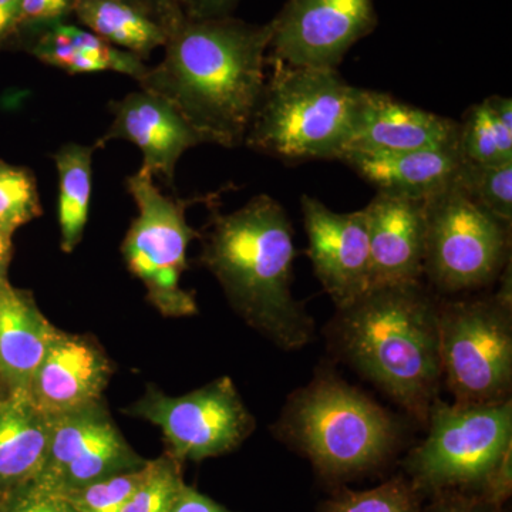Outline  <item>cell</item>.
Returning <instances> with one entry per match:
<instances>
[{"instance_id":"22","label":"cell","mask_w":512,"mask_h":512,"mask_svg":"<svg viewBox=\"0 0 512 512\" xmlns=\"http://www.w3.org/2000/svg\"><path fill=\"white\" fill-rule=\"evenodd\" d=\"M73 20L144 62L157 49H163L168 36L163 23L123 0H77Z\"/></svg>"},{"instance_id":"23","label":"cell","mask_w":512,"mask_h":512,"mask_svg":"<svg viewBox=\"0 0 512 512\" xmlns=\"http://www.w3.org/2000/svg\"><path fill=\"white\" fill-rule=\"evenodd\" d=\"M96 144L67 143L53 154L59 185L57 221H59L60 248L72 254L79 247L89 221L93 188V156Z\"/></svg>"},{"instance_id":"3","label":"cell","mask_w":512,"mask_h":512,"mask_svg":"<svg viewBox=\"0 0 512 512\" xmlns=\"http://www.w3.org/2000/svg\"><path fill=\"white\" fill-rule=\"evenodd\" d=\"M339 350L357 372L420 421L441 377L439 305L420 284L370 289L339 309Z\"/></svg>"},{"instance_id":"20","label":"cell","mask_w":512,"mask_h":512,"mask_svg":"<svg viewBox=\"0 0 512 512\" xmlns=\"http://www.w3.org/2000/svg\"><path fill=\"white\" fill-rule=\"evenodd\" d=\"M52 416L30 393L0 394V494L3 497L36 480L52 436Z\"/></svg>"},{"instance_id":"29","label":"cell","mask_w":512,"mask_h":512,"mask_svg":"<svg viewBox=\"0 0 512 512\" xmlns=\"http://www.w3.org/2000/svg\"><path fill=\"white\" fill-rule=\"evenodd\" d=\"M183 464L173 457L151 460L150 474L121 512H170L175 498L185 484Z\"/></svg>"},{"instance_id":"2","label":"cell","mask_w":512,"mask_h":512,"mask_svg":"<svg viewBox=\"0 0 512 512\" xmlns=\"http://www.w3.org/2000/svg\"><path fill=\"white\" fill-rule=\"evenodd\" d=\"M295 234L281 202L255 195L229 214H214L201 231L202 266L245 323L284 350L315 339V322L293 298Z\"/></svg>"},{"instance_id":"31","label":"cell","mask_w":512,"mask_h":512,"mask_svg":"<svg viewBox=\"0 0 512 512\" xmlns=\"http://www.w3.org/2000/svg\"><path fill=\"white\" fill-rule=\"evenodd\" d=\"M2 512H76L62 493L32 481L6 495Z\"/></svg>"},{"instance_id":"30","label":"cell","mask_w":512,"mask_h":512,"mask_svg":"<svg viewBox=\"0 0 512 512\" xmlns=\"http://www.w3.org/2000/svg\"><path fill=\"white\" fill-rule=\"evenodd\" d=\"M77 0H23L18 28L9 50H19L20 46L46 26L73 20V10Z\"/></svg>"},{"instance_id":"28","label":"cell","mask_w":512,"mask_h":512,"mask_svg":"<svg viewBox=\"0 0 512 512\" xmlns=\"http://www.w3.org/2000/svg\"><path fill=\"white\" fill-rule=\"evenodd\" d=\"M151 460L140 470L128 471L63 493L76 512H121L150 474Z\"/></svg>"},{"instance_id":"11","label":"cell","mask_w":512,"mask_h":512,"mask_svg":"<svg viewBox=\"0 0 512 512\" xmlns=\"http://www.w3.org/2000/svg\"><path fill=\"white\" fill-rule=\"evenodd\" d=\"M52 419L49 450L35 480L43 487L63 494L147 466L111 419L104 399Z\"/></svg>"},{"instance_id":"9","label":"cell","mask_w":512,"mask_h":512,"mask_svg":"<svg viewBox=\"0 0 512 512\" xmlns=\"http://www.w3.org/2000/svg\"><path fill=\"white\" fill-rule=\"evenodd\" d=\"M441 376L460 404L508 400L512 383L511 301L439 306Z\"/></svg>"},{"instance_id":"34","label":"cell","mask_w":512,"mask_h":512,"mask_svg":"<svg viewBox=\"0 0 512 512\" xmlns=\"http://www.w3.org/2000/svg\"><path fill=\"white\" fill-rule=\"evenodd\" d=\"M170 512H234L228 510L227 507L212 500L195 490L191 485L184 484L175 498L173 507Z\"/></svg>"},{"instance_id":"37","label":"cell","mask_w":512,"mask_h":512,"mask_svg":"<svg viewBox=\"0 0 512 512\" xmlns=\"http://www.w3.org/2000/svg\"><path fill=\"white\" fill-rule=\"evenodd\" d=\"M13 235V232L0 228V291L10 285L8 274L13 258Z\"/></svg>"},{"instance_id":"16","label":"cell","mask_w":512,"mask_h":512,"mask_svg":"<svg viewBox=\"0 0 512 512\" xmlns=\"http://www.w3.org/2000/svg\"><path fill=\"white\" fill-rule=\"evenodd\" d=\"M113 372V363L96 340L59 330L29 393L40 410L59 416L103 399Z\"/></svg>"},{"instance_id":"32","label":"cell","mask_w":512,"mask_h":512,"mask_svg":"<svg viewBox=\"0 0 512 512\" xmlns=\"http://www.w3.org/2000/svg\"><path fill=\"white\" fill-rule=\"evenodd\" d=\"M436 503L423 512H500L501 507L488 503L483 495H470L466 491L439 493Z\"/></svg>"},{"instance_id":"17","label":"cell","mask_w":512,"mask_h":512,"mask_svg":"<svg viewBox=\"0 0 512 512\" xmlns=\"http://www.w3.org/2000/svg\"><path fill=\"white\" fill-rule=\"evenodd\" d=\"M363 210L372 261L370 289L420 284L426 234L424 200L377 192Z\"/></svg>"},{"instance_id":"19","label":"cell","mask_w":512,"mask_h":512,"mask_svg":"<svg viewBox=\"0 0 512 512\" xmlns=\"http://www.w3.org/2000/svg\"><path fill=\"white\" fill-rule=\"evenodd\" d=\"M339 161L373 185L377 192L421 200L456 183L463 164L457 148L407 153L349 151Z\"/></svg>"},{"instance_id":"15","label":"cell","mask_w":512,"mask_h":512,"mask_svg":"<svg viewBox=\"0 0 512 512\" xmlns=\"http://www.w3.org/2000/svg\"><path fill=\"white\" fill-rule=\"evenodd\" d=\"M458 121L375 90H359L349 151L407 153L457 148Z\"/></svg>"},{"instance_id":"8","label":"cell","mask_w":512,"mask_h":512,"mask_svg":"<svg viewBox=\"0 0 512 512\" xmlns=\"http://www.w3.org/2000/svg\"><path fill=\"white\" fill-rule=\"evenodd\" d=\"M423 275L444 292L493 284L511 261V227L456 183L424 200Z\"/></svg>"},{"instance_id":"38","label":"cell","mask_w":512,"mask_h":512,"mask_svg":"<svg viewBox=\"0 0 512 512\" xmlns=\"http://www.w3.org/2000/svg\"><path fill=\"white\" fill-rule=\"evenodd\" d=\"M3 503H5V497H3L2 494H0V512H2Z\"/></svg>"},{"instance_id":"33","label":"cell","mask_w":512,"mask_h":512,"mask_svg":"<svg viewBox=\"0 0 512 512\" xmlns=\"http://www.w3.org/2000/svg\"><path fill=\"white\" fill-rule=\"evenodd\" d=\"M170 29L185 15V0H123Z\"/></svg>"},{"instance_id":"27","label":"cell","mask_w":512,"mask_h":512,"mask_svg":"<svg viewBox=\"0 0 512 512\" xmlns=\"http://www.w3.org/2000/svg\"><path fill=\"white\" fill-rule=\"evenodd\" d=\"M320 512H423L416 487L393 478L366 491H343L322 504Z\"/></svg>"},{"instance_id":"26","label":"cell","mask_w":512,"mask_h":512,"mask_svg":"<svg viewBox=\"0 0 512 512\" xmlns=\"http://www.w3.org/2000/svg\"><path fill=\"white\" fill-rule=\"evenodd\" d=\"M35 174L0 160V228L15 234L42 215Z\"/></svg>"},{"instance_id":"5","label":"cell","mask_w":512,"mask_h":512,"mask_svg":"<svg viewBox=\"0 0 512 512\" xmlns=\"http://www.w3.org/2000/svg\"><path fill=\"white\" fill-rule=\"evenodd\" d=\"M278 434L326 477L355 476L392 454L399 427L366 394L322 373L289 399Z\"/></svg>"},{"instance_id":"6","label":"cell","mask_w":512,"mask_h":512,"mask_svg":"<svg viewBox=\"0 0 512 512\" xmlns=\"http://www.w3.org/2000/svg\"><path fill=\"white\" fill-rule=\"evenodd\" d=\"M429 436L407 458L416 490L467 491L483 488L512 450V402L431 406Z\"/></svg>"},{"instance_id":"18","label":"cell","mask_w":512,"mask_h":512,"mask_svg":"<svg viewBox=\"0 0 512 512\" xmlns=\"http://www.w3.org/2000/svg\"><path fill=\"white\" fill-rule=\"evenodd\" d=\"M59 330L29 291L12 284L0 291V394L29 392Z\"/></svg>"},{"instance_id":"25","label":"cell","mask_w":512,"mask_h":512,"mask_svg":"<svg viewBox=\"0 0 512 512\" xmlns=\"http://www.w3.org/2000/svg\"><path fill=\"white\" fill-rule=\"evenodd\" d=\"M457 184L477 205L504 224H512V163L461 164Z\"/></svg>"},{"instance_id":"24","label":"cell","mask_w":512,"mask_h":512,"mask_svg":"<svg viewBox=\"0 0 512 512\" xmlns=\"http://www.w3.org/2000/svg\"><path fill=\"white\" fill-rule=\"evenodd\" d=\"M458 154L464 163H512V100L491 96L468 107L458 123Z\"/></svg>"},{"instance_id":"35","label":"cell","mask_w":512,"mask_h":512,"mask_svg":"<svg viewBox=\"0 0 512 512\" xmlns=\"http://www.w3.org/2000/svg\"><path fill=\"white\" fill-rule=\"evenodd\" d=\"M241 0H185V15L191 18H225L232 16Z\"/></svg>"},{"instance_id":"12","label":"cell","mask_w":512,"mask_h":512,"mask_svg":"<svg viewBox=\"0 0 512 512\" xmlns=\"http://www.w3.org/2000/svg\"><path fill=\"white\" fill-rule=\"evenodd\" d=\"M377 23L375 0H286L271 20L268 62L338 70Z\"/></svg>"},{"instance_id":"13","label":"cell","mask_w":512,"mask_h":512,"mask_svg":"<svg viewBox=\"0 0 512 512\" xmlns=\"http://www.w3.org/2000/svg\"><path fill=\"white\" fill-rule=\"evenodd\" d=\"M301 211L316 278L338 309L352 305L372 286L365 210L335 212L318 198L305 194Z\"/></svg>"},{"instance_id":"7","label":"cell","mask_w":512,"mask_h":512,"mask_svg":"<svg viewBox=\"0 0 512 512\" xmlns=\"http://www.w3.org/2000/svg\"><path fill=\"white\" fill-rule=\"evenodd\" d=\"M154 180L141 168L127 177L137 215L121 244V255L130 274L144 285L153 308L165 318H187L198 312V306L181 286V276L188 268V247L200 239L201 231L187 220L192 201L164 194Z\"/></svg>"},{"instance_id":"4","label":"cell","mask_w":512,"mask_h":512,"mask_svg":"<svg viewBox=\"0 0 512 512\" xmlns=\"http://www.w3.org/2000/svg\"><path fill=\"white\" fill-rule=\"evenodd\" d=\"M272 64L244 146L286 164L340 160L349 146L359 90L338 70Z\"/></svg>"},{"instance_id":"1","label":"cell","mask_w":512,"mask_h":512,"mask_svg":"<svg viewBox=\"0 0 512 512\" xmlns=\"http://www.w3.org/2000/svg\"><path fill=\"white\" fill-rule=\"evenodd\" d=\"M271 36V22L184 15L138 86L173 103L205 143L242 146L268 79Z\"/></svg>"},{"instance_id":"14","label":"cell","mask_w":512,"mask_h":512,"mask_svg":"<svg viewBox=\"0 0 512 512\" xmlns=\"http://www.w3.org/2000/svg\"><path fill=\"white\" fill-rule=\"evenodd\" d=\"M113 120L96 143L103 148L111 141H128L141 151L140 168L173 187L178 161L185 151L201 146L204 137L180 110L160 94L146 89L128 93L110 104Z\"/></svg>"},{"instance_id":"21","label":"cell","mask_w":512,"mask_h":512,"mask_svg":"<svg viewBox=\"0 0 512 512\" xmlns=\"http://www.w3.org/2000/svg\"><path fill=\"white\" fill-rule=\"evenodd\" d=\"M19 50L69 74L111 72L138 82L148 70L144 60L109 45L74 20L46 26L29 37Z\"/></svg>"},{"instance_id":"36","label":"cell","mask_w":512,"mask_h":512,"mask_svg":"<svg viewBox=\"0 0 512 512\" xmlns=\"http://www.w3.org/2000/svg\"><path fill=\"white\" fill-rule=\"evenodd\" d=\"M22 3L23 0H0V52L12 45Z\"/></svg>"},{"instance_id":"10","label":"cell","mask_w":512,"mask_h":512,"mask_svg":"<svg viewBox=\"0 0 512 512\" xmlns=\"http://www.w3.org/2000/svg\"><path fill=\"white\" fill-rule=\"evenodd\" d=\"M124 413L157 426L165 454L181 464L231 453L255 430L254 416L227 376L183 396H168L150 384Z\"/></svg>"}]
</instances>
